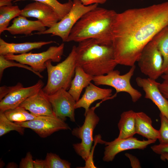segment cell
Returning <instances> with one entry per match:
<instances>
[{"instance_id":"cell-9","label":"cell","mask_w":168,"mask_h":168,"mask_svg":"<svg viewBox=\"0 0 168 168\" xmlns=\"http://www.w3.org/2000/svg\"><path fill=\"white\" fill-rule=\"evenodd\" d=\"M137 62L141 72L148 78L156 80L163 74V58L152 40L145 46Z\"/></svg>"},{"instance_id":"cell-25","label":"cell","mask_w":168,"mask_h":168,"mask_svg":"<svg viewBox=\"0 0 168 168\" xmlns=\"http://www.w3.org/2000/svg\"><path fill=\"white\" fill-rule=\"evenodd\" d=\"M27 0H14L13 2ZM43 3L52 8L55 12L60 20L70 11L73 5V1L62 3L57 0H30Z\"/></svg>"},{"instance_id":"cell-6","label":"cell","mask_w":168,"mask_h":168,"mask_svg":"<svg viewBox=\"0 0 168 168\" xmlns=\"http://www.w3.org/2000/svg\"><path fill=\"white\" fill-rule=\"evenodd\" d=\"M98 4L85 6L79 0H73L72 6L69 12L52 27L44 31L34 33L41 35L51 34V36L60 37L64 42H67L72 29L86 13L97 7Z\"/></svg>"},{"instance_id":"cell-8","label":"cell","mask_w":168,"mask_h":168,"mask_svg":"<svg viewBox=\"0 0 168 168\" xmlns=\"http://www.w3.org/2000/svg\"><path fill=\"white\" fill-rule=\"evenodd\" d=\"M135 65L131 67L125 74L121 75L120 72L113 70L106 75L94 76L93 81L96 86L105 85L111 86L116 91V93L125 92L129 94L133 102H137L142 97L141 93L134 88L130 83V80L134 74Z\"/></svg>"},{"instance_id":"cell-4","label":"cell","mask_w":168,"mask_h":168,"mask_svg":"<svg viewBox=\"0 0 168 168\" xmlns=\"http://www.w3.org/2000/svg\"><path fill=\"white\" fill-rule=\"evenodd\" d=\"M76 48L73 46L68 57L56 65H53L51 60L46 63L48 80L42 89L45 94H52L61 89H69L77 66Z\"/></svg>"},{"instance_id":"cell-11","label":"cell","mask_w":168,"mask_h":168,"mask_svg":"<svg viewBox=\"0 0 168 168\" xmlns=\"http://www.w3.org/2000/svg\"><path fill=\"white\" fill-rule=\"evenodd\" d=\"M15 123L32 129L42 138L47 137L60 130H71L65 121L55 116H39L31 120Z\"/></svg>"},{"instance_id":"cell-5","label":"cell","mask_w":168,"mask_h":168,"mask_svg":"<svg viewBox=\"0 0 168 168\" xmlns=\"http://www.w3.org/2000/svg\"><path fill=\"white\" fill-rule=\"evenodd\" d=\"M106 100H103L96 105L90 108L84 115L85 119L83 125L74 128L72 134L81 140L80 143L73 144V147L76 152L86 162L88 160L93 141L94 130L98 124L100 118L95 112V109Z\"/></svg>"},{"instance_id":"cell-3","label":"cell","mask_w":168,"mask_h":168,"mask_svg":"<svg viewBox=\"0 0 168 168\" xmlns=\"http://www.w3.org/2000/svg\"><path fill=\"white\" fill-rule=\"evenodd\" d=\"M117 14L114 10L98 7L90 11L73 27L67 42L79 43L91 38L112 42L113 27Z\"/></svg>"},{"instance_id":"cell-19","label":"cell","mask_w":168,"mask_h":168,"mask_svg":"<svg viewBox=\"0 0 168 168\" xmlns=\"http://www.w3.org/2000/svg\"><path fill=\"white\" fill-rule=\"evenodd\" d=\"M53 43L56 42L50 40L20 43H9L0 38V55H5L9 54H24L32 49H40L43 46Z\"/></svg>"},{"instance_id":"cell-18","label":"cell","mask_w":168,"mask_h":168,"mask_svg":"<svg viewBox=\"0 0 168 168\" xmlns=\"http://www.w3.org/2000/svg\"><path fill=\"white\" fill-rule=\"evenodd\" d=\"M46 30V26L40 21L28 20L26 17L20 15L14 18L12 24L7 27L6 30L13 35H28L34 31L41 32Z\"/></svg>"},{"instance_id":"cell-12","label":"cell","mask_w":168,"mask_h":168,"mask_svg":"<svg viewBox=\"0 0 168 168\" xmlns=\"http://www.w3.org/2000/svg\"><path fill=\"white\" fill-rule=\"evenodd\" d=\"M46 95L56 117L64 121L68 117L72 122H75L76 101L67 90L61 89L52 94Z\"/></svg>"},{"instance_id":"cell-22","label":"cell","mask_w":168,"mask_h":168,"mask_svg":"<svg viewBox=\"0 0 168 168\" xmlns=\"http://www.w3.org/2000/svg\"><path fill=\"white\" fill-rule=\"evenodd\" d=\"M136 112L132 110L123 112L118 124L119 133L118 138L133 137L136 134Z\"/></svg>"},{"instance_id":"cell-38","label":"cell","mask_w":168,"mask_h":168,"mask_svg":"<svg viewBox=\"0 0 168 168\" xmlns=\"http://www.w3.org/2000/svg\"><path fill=\"white\" fill-rule=\"evenodd\" d=\"M14 0H0V7L10 6L12 5V2Z\"/></svg>"},{"instance_id":"cell-17","label":"cell","mask_w":168,"mask_h":168,"mask_svg":"<svg viewBox=\"0 0 168 168\" xmlns=\"http://www.w3.org/2000/svg\"><path fill=\"white\" fill-rule=\"evenodd\" d=\"M112 90L111 89L102 88L96 86L91 82L85 89L82 97L76 102L75 109L80 108L85 110L84 115L87 112L91 105L99 100H108L115 97L117 94L112 95Z\"/></svg>"},{"instance_id":"cell-26","label":"cell","mask_w":168,"mask_h":168,"mask_svg":"<svg viewBox=\"0 0 168 168\" xmlns=\"http://www.w3.org/2000/svg\"><path fill=\"white\" fill-rule=\"evenodd\" d=\"M4 113L9 120L14 122H22L31 120L37 116L20 106L7 110Z\"/></svg>"},{"instance_id":"cell-27","label":"cell","mask_w":168,"mask_h":168,"mask_svg":"<svg viewBox=\"0 0 168 168\" xmlns=\"http://www.w3.org/2000/svg\"><path fill=\"white\" fill-rule=\"evenodd\" d=\"M25 128L9 120L4 112H0V136L1 137L12 131H15L23 135Z\"/></svg>"},{"instance_id":"cell-35","label":"cell","mask_w":168,"mask_h":168,"mask_svg":"<svg viewBox=\"0 0 168 168\" xmlns=\"http://www.w3.org/2000/svg\"><path fill=\"white\" fill-rule=\"evenodd\" d=\"M15 86H1L0 87V100L12 91Z\"/></svg>"},{"instance_id":"cell-2","label":"cell","mask_w":168,"mask_h":168,"mask_svg":"<svg viewBox=\"0 0 168 168\" xmlns=\"http://www.w3.org/2000/svg\"><path fill=\"white\" fill-rule=\"evenodd\" d=\"M76 51L77 65L93 76L106 74L118 65L112 42L87 39L78 43Z\"/></svg>"},{"instance_id":"cell-16","label":"cell","mask_w":168,"mask_h":168,"mask_svg":"<svg viewBox=\"0 0 168 168\" xmlns=\"http://www.w3.org/2000/svg\"><path fill=\"white\" fill-rule=\"evenodd\" d=\"M42 89L28 98L19 106L35 116H56L52 106Z\"/></svg>"},{"instance_id":"cell-30","label":"cell","mask_w":168,"mask_h":168,"mask_svg":"<svg viewBox=\"0 0 168 168\" xmlns=\"http://www.w3.org/2000/svg\"><path fill=\"white\" fill-rule=\"evenodd\" d=\"M159 116L161 126L159 130L158 140L160 144H168V119L161 113L160 114Z\"/></svg>"},{"instance_id":"cell-29","label":"cell","mask_w":168,"mask_h":168,"mask_svg":"<svg viewBox=\"0 0 168 168\" xmlns=\"http://www.w3.org/2000/svg\"><path fill=\"white\" fill-rule=\"evenodd\" d=\"M46 168H70L71 164L69 161L61 159L57 154L47 153L45 159Z\"/></svg>"},{"instance_id":"cell-10","label":"cell","mask_w":168,"mask_h":168,"mask_svg":"<svg viewBox=\"0 0 168 168\" xmlns=\"http://www.w3.org/2000/svg\"><path fill=\"white\" fill-rule=\"evenodd\" d=\"M156 141L153 140H141L133 137L125 138H117L114 140L107 142L98 139V142L106 146L105 148L103 160L106 162L112 161L115 156L124 151L132 150H144L147 146Z\"/></svg>"},{"instance_id":"cell-15","label":"cell","mask_w":168,"mask_h":168,"mask_svg":"<svg viewBox=\"0 0 168 168\" xmlns=\"http://www.w3.org/2000/svg\"><path fill=\"white\" fill-rule=\"evenodd\" d=\"M136 82L145 93V98L151 100L158 107L160 113L168 119V100L162 95L159 88L160 83L149 78L138 77Z\"/></svg>"},{"instance_id":"cell-7","label":"cell","mask_w":168,"mask_h":168,"mask_svg":"<svg viewBox=\"0 0 168 168\" xmlns=\"http://www.w3.org/2000/svg\"><path fill=\"white\" fill-rule=\"evenodd\" d=\"M64 44L62 43L58 46H51L48 49L41 53L31 52L20 54H12L4 55L9 60L27 65L35 71L40 73L46 69V63L49 60L54 62H59L63 54Z\"/></svg>"},{"instance_id":"cell-36","label":"cell","mask_w":168,"mask_h":168,"mask_svg":"<svg viewBox=\"0 0 168 168\" xmlns=\"http://www.w3.org/2000/svg\"><path fill=\"white\" fill-rule=\"evenodd\" d=\"M68 1L72 0H68ZM85 6H88L95 4H104L107 0H79Z\"/></svg>"},{"instance_id":"cell-20","label":"cell","mask_w":168,"mask_h":168,"mask_svg":"<svg viewBox=\"0 0 168 168\" xmlns=\"http://www.w3.org/2000/svg\"><path fill=\"white\" fill-rule=\"evenodd\" d=\"M93 77L77 65L74 77L68 91L76 102L79 99L83 88H86L93 81Z\"/></svg>"},{"instance_id":"cell-34","label":"cell","mask_w":168,"mask_h":168,"mask_svg":"<svg viewBox=\"0 0 168 168\" xmlns=\"http://www.w3.org/2000/svg\"><path fill=\"white\" fill-rule=\"evenodd\" d=\"M125 156L129 160L131 166L132 168L141 167L139 160L136 157L128 153H125Z\"/></svg>"},{"instance_id":"cell-32","label":"cell","mask_w":168,"mask_h":168,"mask_svg":"<svg viewBox=\"0 0 168 168\" xmlns=\"http://www.w3.org/2000/svg\"><path fill=\"white\" fill-rule=\"evenodd\" d=\"M163 81L159 85V89L163 96L168 100V73L164 74L161 76Z\"/></svg>"},{"instance_id":"cell-31","label":"cell","mask_w":168,"mask_h":168,"mask_svg":"<svg viewBox=\"0 0 168 168\" xmlns=\"http://www.w3.org/2000/svg\"><path fill=\"white\" fill-rule=\"evenodd\" d=\"M34 161L32 156L30 152L26 153L25 157L22 158L20 163V168H34Z\"/></svg>"},{"instance_id":"cell-33","label":"cell","mask_w":168,"mask_h":168,"mask_svg":"<svg viewBox=\"0 0 168 168\" xmlns=\"http://www.w3.org/2000/svg\"><path fill=\"white\" fill-rule=\"evenodd\" d=\"M151 148L154 152L159 155L163 153H168V144L159 143L152 146Z\"/></svg>"},{"instance_id":"cell-21","label":"cell","mask_w":168,"mask_h":168,"mask_svg":"<svg viewBox=\"0 0 168 168\" xmlns=\"http://www.w3.org/2000/svg\"><path fill=\"white\" fill-rule=\"evenodd\" d=\"M136 131L148 140L156 141L159 137V130L153 128L151 119L143 112H136Z\"/></svg>"},{"instance_id":"cell-40","label":"cell","mask_w":168,"mask_h":168,"mask_svg":"<svg viewBox=\"0 0 168 168\" xmlns=\"http://www.w3.org/2000/svg\"><path fill=\"white\" fill-rule=\"evenodd\" d=\"M161 159L163 161L166 160L168 162V153H163L160 155Z\"/></svg>"},{"instance_id":"cell-13","label":"cell","mask_w":168,"mask_h":168,"mask_svg":"<svg viewBox=\"0 0 168 168\" xmlns=\"http://www.w3.org/2000/svg\"><path fill=\"white\" fill-rule=\"evenodd\" d=\"M44 83L39 80L35 85L24 87L21 83L18 82L15 87L0 101V112L14 109L18 107L26 99L36 93L43 88Z\"/></svg>"},{"instance_id":"cell-23","label":"cell","mask_w":168,"mask_h":168,"mask_svg":"<svg viewBox=\"0 0 168 168\" xmlns=\"http://www.w3.org/2000/svg\"><path fill=\"white\" fill-rule=\"evenodd\" d=\"M154 42L163 58V74L168 73V26L153 37Z\"/></svg>"},{"instance_id":"cell-1","label":"cell","mask_w":168,"mask_h":168,"mask_svg":"<svg viewBox=\"0 0 168 168\" xmlns=\"http://www.w3.org/2000/svg\"><path fill=\"white\" fill-rule=\"evenodd\" d=\"M168 26V1L117 13L112 42L118 64L134 65L145 46Z\"/></svg>"},{"instance_id":"cell-24","label":"cell","mask_w":168,"mask_h":168,"mask_svg":"<svg viewBox=\"0 0 168 168\" xmlns=\"http://www.w3.org/2000/svg\"><path fill=\"white\" fill-rule=\"evenodd\" d=\"M21 10L17 5L0 7V34L6 30L12 19L21 15Z\"/></svg>"},{"instance_id":"cell-41","label":"cell","mask_w":168,"mask_h":168,"mask_svg":"<svg viewBox=\"0 0 168 168\" xmlns=\"http://www.w3.org/2000/svg\"></svg>"},{"instance_id":"cell-37","label":"cell","mask_w":168,"mask_h":168,"mask_svg":"<svg viewBox=\"0 0 168 168\" xmlns=\"http://www.w3.org/2000/svg\"><path fill=\"white\" fill-rule=\"evenodd\" d=\"M34 168H46L45 159H36L34 160Z\"/></svg>"},{"instance_id":"cell-28","label":"cell","mask_w":168,"mask_h":168,"mask_svg":"<svg viewBox=\"0 0 168 168\" xmlns=\"http://www.w3.org/2000/svg\"><path fill=\"white\" fill-rule=\"evenodd\" d=\"M14 60L8 59L4 55H0V80L1 81L4 70L6 68L12 67H16L24 68L30 71L40 78L43 77L40 73L36 72L31 67L20 62L17 63Z\"/></svg>"},{"instance_id":"cell-14","label":"cell","mask_w":168,"mask_h":168,"mask_svg":"<svg viewBox=\"0 0 168 168\" xmlns=\"http://www.w3.org/2000/svg\"><path fill=\"white\" fill-rule=\"evenodd\" d=\"M20 15L26 17L35 18L49 28L60 21L58 15L52 8L43 3L36 1L27 5L21 10Z\"/></svg>"},{"instance_id":"cell-39","label":"cell","mask_w":168,"mask_h":168,"mask_svg":"<svg viewBox=\"0 0 168 168\" xmlns=\"http://www.w3.org/2000/svg\"><path fill=\"white\" fill-rule=\"evenodd\" d=\"M18 165L14 162L9 163L6 166V168H15L18 167Z\"/></svg>"}]
</instances>
